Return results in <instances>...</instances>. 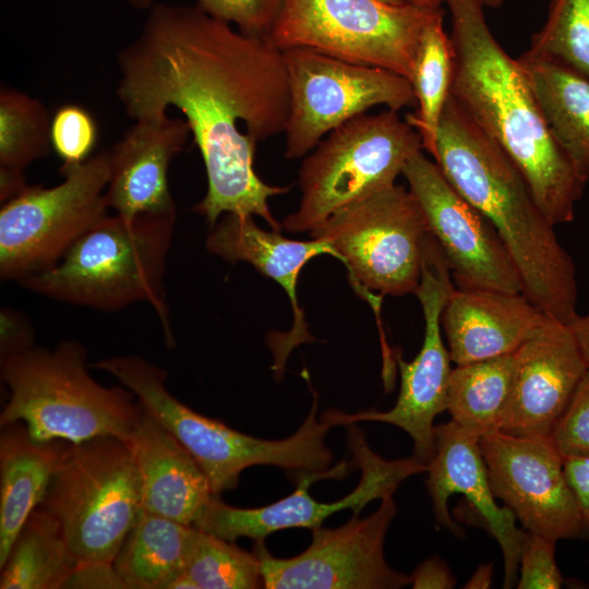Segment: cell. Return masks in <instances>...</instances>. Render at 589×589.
<instances>
[{"instance_id": "cell-1", "label": "cell", "mask_w": 589, "mask_h": 589, "mask_svg": "<svg viewBox=\"0 0 589 589\" xmlns=\"http://www.w3.org/2000/svg\"><path fill=\"white\" fill-rule=\"evenodd\" d=\"M117 96L133 120L184 116L204 163L207 190L193 207L213 226L225 214L283 226L269 199L289 187L255 172L256 144L284 133L290 94L283 50L200 5L154 3L137 37L117 56Z\"/></svg>"}, {"instance_id": "cell-2", "label": "cell", "mask_w": 589, "mask_h": 589, "mask_svg": "<svg viewBox=\"0 0 589 589\" xmlns=\"http://www.w3.org/2000/svg\"><path fill=\"white\" fill-rule=\"evenodd\" d=\"M450 13V95L510 157L553 225L570 223L588 178L553 136L518 62L493 36L480 0H445Z\"/></svg>"}, {"instance_id": "cell-3", "label": "cell", "mask_w": 589, "mask_h": 589, "mask_svg": "<svg viewBox=\"0 0 589 589\" xmlns=\"http://www.w3.org/2000/svg\"><path fill=\"white\" fill-rule=\"evenodd\" d=\"M433 159L495 229L519 273L522 293L544 314L570 324L578 315L572 256L517 166L452 95L441 116Z\"/></svg>"}, {"instance_id": "cell-4", "label": "cell", "mask_w": 589, "mask_h": 589, "mask_svg": "<svg viewBox=\"0 0 589 589\" xmlns=\"http://www.w3.org/2000/svg\"><path fill=\"white\" fill-rule=\"evenodd\" d=\"M175 221L176 211L131 218L107 214L52 268L17 284L56 301L104 312L148 303L167 346L173 347L165 272Z\"/></svg>"}, {"instance_id": "cell-5", "label": "cell", "mask_w": 589, "mask_h": 589, "mask_svg": "<svg viewBox=\"0 0 589 589\" xmlns=\"http://www.w3.org/2000/svg\"><path fill=\"white\" fill-rule=\"evenodd\" d=\"M87 351L76 340L31 347L0 360L9 398L0 426L21 421L38 442L75 444L100 436L128 440L143 408L122 386L106 387L87 370Z\"/></svg>"}, {"instance_id": "cell-6", "label": "cell", "mask_w": 589, "mask_h": 589, "mask_svg": "<svg viewBox=\"0 0 589 589\" xmlns=\"http://www.w3.org/2000/svg\"><path fill=\"white\" fill-rule=\"evenodd\" d=\"M38 507L58 520L80 563H112L142 510L128 440L100 436L70 443Z\"/></svg>"}, {"instance_id": "cell-7", "label": "cell", "mask_w": 589, "mask_h": 589, "mask_svg": "<svg viewBox=\"0 0 589 589\" xmlns=\"http://www.w3.org/2000/svg\"><path fill=\"white\" fill-rule=\"evenodd\" d=\"M420 151V134L398 111L363 113L345 122L304 156L298 178L300 202L283 228L314 231L337 211L395 184Z\"/></svg>"}, {"instance_id": "cell-8", "label": "cell", "mask_w": 589, "mask_h": 589, "mask_svg": "<svg viewBox=\"0 0 589 589\" xmlns=\"http://www.w3.org/2000/svg\"><path fill=\"white\" fill-rule=\"evenodd\" d=\"M430 233L413 194L395 183L337 211L310 238L334 249L358 293L378 312L384 296L414 294Z\"/></svg>"}, {"instance_id": "cell-9", "label": "cell", "mask_w": 589, "mask_h": 589, "mask_svg": "<svg viewBox=\"0 0 589 589\" xmlns=\"http://www.w3.org/2000/svg\"><path fill=\"white\" fill-rule=\"evenodd\" d=\"M51 188L27 185L1 205L0 277L15 280L52 268L68 250L108 214L110 149L62 165Z\"/></svg>"}, {"instance_id": "cell-10", "label": "cell", "mask_w": 589, "mask_h": 589, "mask_svg": "<svg viewBox=\"0 0 589 589\" xmlns=\"http://www.w3.org/2000/svg\"><path fill=\"white\" fill-rule=\"evenodd\" d=\"M428 11L382 0H284L268 37L280 49L306 48L410 80Z\"/></svg>"}, {"instance_id": "cell-11", "label": "cell", "mask_w": 589, "mask_h": 589, "mask_svg": "<svg viewBox=\"0 0 589 589\" xmlns=\"http://www.w3.org/2000/svg\"><path fill=\"white\" fill-rule=\"evenodd\" d=\"M283 55L290 94L284 131L288 159L304 157L329 132L372 107L399 111L417 106L410 81L393 71L306 48Z\"/></svg>"}, {"instance_id": "cell-12", "label": "cell", "mask_w": 589, "mask_h": 589, "mask_svg": "<svg viewBox=\"0 0 589 589\" xmlns=\"http://www.w3.org/2000/svg\"><path fill=\"white\" fill-rule=\"evenodd\" d=\"M455 286L448 265L438 251L426 253L422 262L420 284L414 292L424 317V337L412 361L400 356V390L395 406L387 411L365 410L346 413L327 410L323 413L330 428L360 421L383 422L404 430L413 441V457L428 464L434 452V419L446 410L452 359L444 345L442 313Z\"/></svg>"}, {"instance_id": "cell-13", "label": "cell", "mask_w": 589, "mask_h": 589, "mask_svg": "<svg viewBox=\"0 0 589 589\" xmlns=\"http://www.w3.org/2000/svg\"><path fill=\"white\" fill-rule=\"evenodd\" d=\"M347 442L351 462L360 469L361 478L344 498L333 503L315 501L308 492L310 484L329 477L304 476L296 482L297 489L290 495L257 508L233 507L215 495L193 526L231 542L241 537L264 541L271 533L289 528L313 530L337 512L349 508L359 515L368 503L393 495L404 480L428 470V464L413 456L397 460L382 458L369 447L356 423L347 425Z\"/></svg>"}, {"instance_id": "cell-14", "label": "cell", "mask_w": 589, "mask_h": 589, "mask_svg": "<svg viewBox=\"0 0 589 589\" xmlns=\"http://www.w3.org/2000/svg\"><path fill=\"white\" fill-rule=\"evenodd\" d=\"M393 495L364 518L353 514L336 528H315L312 542L289 558L273 556L264 541H255L266 589H398L410 575L394 570L384 556L387 529L396 516Z\"/></svg>"}, {"instance_id": "cell-15", "label": "cell", "mask_w": 589, "mask_h": 589, "mask_svg": "<svg viewBox=\"0 0 589 589\" xmlns=\"http://www.w3.org/2000/svg\"><path fill=\"white\" fill-rule=\"evenodd\" d=\"M401 175L418 201L457 288L519 293L516 265L492 225L448 182L422 151Z\"/></svg>"}, {"instance_id": "cell-16", "label": "cell", "mask_w": 589, "mask_h": 589, "mask_svg": "<svg viewBox=\"0 0 589 589\" xmlns=\"http://www.w3.org/2000/svg\"><path fill=\"white\" fill-rule=\"evenodd\" d=\"M489 481L526 531L551 540L582 537L580 513L551 435L493 431L480 437Z\"/></svg>"}, {"instance_id": "cell-17", "label": "cell", "mask_w": 589, "mask_h": 589, "mask_svg": "<svg viewBox=\"0 0 589 589\" xmlns=\"http://www.w3.org/2000/svg\"><path fill=\"white\" fill-rule=\"evenodd\" d=\"M130 389L141 407L159 422L194 458L215 495L238 486L250 464L255 441L219 420L202 416L167 388V372L139 356H116L93 363Z\"/></svg>"}, {"instance_id": "cell-18", "label": "cell", "mask_w": 589, "mask_h": 589, "mask_svg": "<svg viewBox=\"0 0 589 589\" xmlns=\"http://www.w3.org/2000/svg\"><path fill=\"white\" fill-rule=\"evenodd\" d=\"M587 371L569 324L544 314L514 352L512 388L498 431L551 435Z\"/></svg>"}, {"instance_id": "cell-19", "label": "cell", "mask_w": 589, "mask_h": 589, "mask_svg": "<svg viewBox=\"0 0 589 589\" xmlns=\"http://www.w3.org/2000/svg\"><path fill=\"white\" fill-rule=\"evenodd\" d=\"M426 472L425 484L437 525L458 538L464 537V530L453 520L447 504L452 494H462L501 548L503 587L516 586L525 531L516 526L512 510L496 503L480 448V436L453 420L435 425L434 452Z\"/></svg>"}, {"instance_id": "cell-20", "label": "cell", "mask_w": 589, "mask_h": 589, "mask_svg": "<svg viewBox=\"0 0 589 589\" xmlns=\"http://www.w3.org/2000/svg\"><path fill=\"white\" fill-rule=\"evenodd\" d=\"M205 245L209 253L225 261L251 264L286 291L292 306L293 324L289 333L271 342L275 356L274 369L280 373L289 352L296 346L312 340L303 310L298 303L299 275L313 257L329 254L337 259L336 252L323 239H289L279 231L262 229L253 216L231 213L223 215L211 226Z\"/></svg>"}, {"instance_id": "cell-21", "label": "cell", "mask_w": 589, "mask_h": 589, "mask_svg": "<svg viewBox=\"0 0 589 589\" xmlns=\"http://www.w3.org/2000/svg\"><path fill=\"white\" fill-rule=\"evenodd\" d=\"M134 121L110 149L108 207L128 218L176 211L168 170L191 134L189 124L167 112Z\"/></svg>"}, {"instance_id": "cell-22", "label": "cell", "mask_w": 589, "mask_h": 589, "mask_svg": "<svg viewBox=\"0 0 589 589\" xmlns=\"http://www.w3.org/2000/svg\"><path fill=\"white\" fill-rule=\"evenodd\" d=\"M544 313L522 293L454 288L442 328L456 365L513 353Z\"/></svg>"}, {"instance_id": "cell-23", "label": "cell", "mask_w": 589, "mask_h": 589, "mask_svg": "<svg viewBox=\"0 0 589 589\" xmlns=\"http://www.w3.org/2000/svg\"><path fill=\"white\" fill-rule=\"evenodd\" d=\"M128 442L139 470L142 509L193 526L215 496L194 458L144 409Z\"/></svg>"}, {"instance_id": "cell-24", "label": "cell", "mask_w": 589, "mask_h": 589, "mask_svg": "<svg viewBox=\"0 0 589 589\" xmlns=\"http://www.w3.org/2000/svg\"><path fill=\"white\" fill-rule=\"evenodd\" d=\"M0 566L31 513L45 495L69 442L35 441L16 421L0 426Z\"/></svg>"}, {"instance_id": "cell-25", "label": "cell", "mask_w": 589, "mask_h": 589, "mask_svg": "<svg viewBox=\"0 0 589 589\" xmlns=\"http://www.w3.org/2000/svg\"><path fill=\"white\" fill-rule=\"evenodd\" d=\"M517 60L553 136L589 179V79L528 50Z\"/></svg>"}, {"instance_id": "cell-26", "label": "cell", "mask_w": 589, "mask_h": 589, "mask_svg": "<svg viewBox=\"0 0 589 589\" xmlns=\"http://www.w3.org/2000/svg\"><path fill=\"white\" fill-rule=\"evenodd\" d=\"M199 533L194 526L142 509L112 564L127 589H169L184 573Z\"/></svg>"}, {"instance_id": "cell-27", "label": "cell", "mask_w": 589, "mask_h": 589, "mask_svg": "<svg viewBox=\"0 0 589 589\" xmlns=\"http://www.w3.org/2000/svg\"><path fill=\"white\" fill-rule=\"evenodd\" d=\"M79 564L58 520L37 507L0 566V589H63Z\"/></svg>"}, {"instance_id": "cell-28", "label": "cell", "mask_w": 589, "mask_h": 589, "mask_svg": "<svg viewBox=\"0 0 589 589\" xmlns=\"http://www.w3.org/2000/svg\"><path fill=\"white\" fill-rule=\"evenodd\" d=\"M51 117L36 98L8 86L0 91L1 204L26 187L25 168L46 157L51 147Z\"/></svg>"}, {"instance_id": "cell-29", "label": "cell", "mask_w": 589, "mask_h": 589, "mask_svg": "<svg viewBox=\"0 0 589 589\" xmlns=\"http://www.w3.org/2000/svg\"><path fill=\"white\" fill-rule=\"evenodd\" d=\"M513 372L514 352L453 368L446 407L452 420L480 437L498 431Z\"/></svg>"}, {"instance_id": "cell-30", "label": "cell", "mask_w": 589, "mask_h": 589, "mask_svg": "<svg viewBox=\"0 0 589 589\" xmlns=\"http://www.w3.org/2000/svg\"><path fill=\"white\" fill-rule=\"evenodd\" d=\"M454 50L440 11L423 28L410 76L417 110L406 120L418 131L422 149L434 156L441 116L450 96Z\"/></svg>"}, {"instance_id": "cell-31", "label": "cell", "mask_w": 589, "mask_h": 589, "mask_svg": "<svg viewBox=\"0 0 589 589\" xmlns=\"http://www.w3.org/2000/svg\"><path fill=\"white\" fill-rule=\"evenodd\" d=\"M256 588H264L256 554L201 530L184 573L169 586V589Z\"/></svg>"}, {"instance_id": "cell-32", "label": "cell", "mask_w": 589, "mask_h": 589, "mask_svg": "<svg viewBox=\"0 0 589 589\" xmlns=\"http://www.w3.org/2000/svg\"><path fill=\"white\" fill-rule=\"evenodd\" d=\"M529 52L555 60L589 79V0H552Z\"/></svg>"}, {"instance_id": "cell-33", "label": "cell", "mask_w": 589, "mask_h": 589, "mask_svg": "<svg viewBox=\"0 0 589 589\" xmlns=\"http://www.w3.org/2000/svg\"><path fill=\"white\" fill-rule=\"evenodd\" d=\"M97 136L96 121L82 106L63 105L51 117V147L62 159V165H76L89 158Z\"/></svg>"}, {"instance_id": "cell-34", "label": "cell", "mask_w": 589, "mask_h": 589, "mask_svg": "<svg viewBox=\"0 0 589 589\" xmlns=\"http://www.w3.org/2000/svg\"><path fill=\"white\" fill-rule=\"evenodd\" d=\"M284 0H197L208 14L230 23L239 31L268 36ZM137 9H149L155 0H129Z\"/></svg>"}, {"instance_id": "cell-35", "label": "cell", "mask_w": 589, "mask_h": 589, "mask_svg": "<svg viewBox=\"0 0 589 589\" xmlns=\"http://www.w3.org/2000/svg\"><path fill=\"white\" fill-rule=\"evenodd\" d=\"M556 541L525 531L521 544L516 588L556 589L564 579L555 560Z\"/></svg>"}, {"instance_id": "cell-36", "label": "cell", "mask_w": 589, "mask_h": 589, "mask_svg": "<svg viewBox=\"0 0 589 589\" xmlns=\"http://www.w3.org/2000/svg\"><path fill=\"white\" fill-rule=\"evenodd\" d=\"M551 436L563 456H589V370L576 387Z\"/></svg>"}, {"instance_id": "cell-37", "label": "cell", "mask_w": 589, "mask_h": 589, "mask_svg": "<svg viewBox=\"0 0 589 589\" xmlns=\"http://www.w3.org/2000/svg\"><path fill=\"white\" fill-rule=\"evenodd\" d=\"M127 589L113 564L110 562L80 563L63 589Z\"/></svg>"}, {"instance_id": "cell-38", "label": "cell", "mask_w": 589, "mask_h": 589, "mask_svg": "<svg viewBox=\"0 0 589 589\" xmlns=\"http://www.w3.org/2000/svg\"><path fill=\"white\" fill-rule=\"evenodd\" d=\"M0 324V360L34 346L31 323L21 312L10 308L2 309Z\"/></svg>"}, {"instance_id": "cell-39", "label": "cell", "mask_w": 589, "mask_h": 589, "mask_svg": "<svg viewBox=\"0 0 589 589\" xmlns=\"http://www.w3.org/2000/svg\"><path fill=\"white\" fill-rule=\"evenodd\" d=\"M563 465L580 513L582 537L589 538V456L566 457Z\"/></svg>"}, {"instance_id": "cell-40", "label": "cell", "mask_w": 589, "mask_h": 589, "mask_svg": "<svg viewBox=\"0 0 589 589\" xmlns=\"http://www.w3.org/2000/svg\"><path fill=\"white\" fill-rule=\"evenodd\" d=\"M410 585L414 589H452L456 578L444 561L433 556L424 560L410 574Z\"/></svg>"}, {"instance_id": "cell-41", "label": "cell", "mask_w": 589, "mask_h": 589, "mask_svg": "<svg viewBox=\"0 0 589 589\" xmlns=\"http://www.w3.org/2000/svg\"><path fill=\"white\" fill-rule=\"evenodd\" d=\"M580 353L589 370V312L577 317L569 324Z\"/></svg>"}, {"instance_id": "cell-42", "label": "cell", "mask_w": 589, "mask_h": 589, "mask_svg": "<svg viewBox=\"0 0 589 589\" xmlns=\"http://www.w3.org/2000/svg\"><path fill=\"white\" fill-rule=\"evenodd\" d=\"M493 576L492 564H481L467 580L466 589H486L491 587Z\"/></svg>"}, {"instance_id": "cell-43", "label": "cell", "mask_w": 589, "mask_h": 589, "mask_svg": "<svg viewBox=\"0 0 589 589\" xmlns=\"http://www.w3.org/2000/svg\"><path fill=\"white\" fill-rule=\"evenodd\" d=\"M401 1L411 7H414L421 10H428V11L441 10V4L445 3V0H401Z\"/></svg>"}, {"instance_id": "cell-44", "label": "cell", "mask_w": 589, "mask_h": 589, "mask_svg": "<svg viewBox=\"0 0 589 589\" xmlns=\"http://www.w3.org/2000/svg\"><path fill=\"white\" fill-rule=\"evenodd\" d=\"M483 7L498 8L502 5L504 0H480Z\"/></svg>"}, {"instance_id": "cell-45", "label": "cell", "mask_w": 589, "mask_h": 589, "mask_svg": "<svg viewBox=\"0 0 589 589\" xmlns=\"http://www.w3.org/2000/svg\"><path fill=\"white\" fill-rule=\"evenodd\" d=\"M386 3H390V4H401L404 3L401 0H382Z\"/></svg>"}]
</instances>
